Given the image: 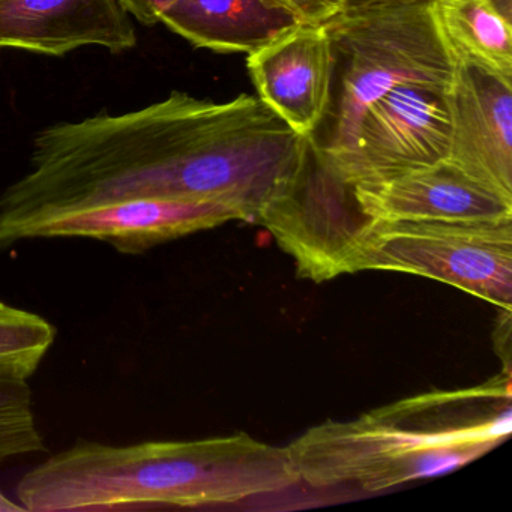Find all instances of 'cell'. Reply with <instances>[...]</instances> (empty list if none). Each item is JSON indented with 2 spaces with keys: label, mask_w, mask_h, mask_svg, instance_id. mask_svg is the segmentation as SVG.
I'll use <instances>...</instances> for the list:
<instances>
[{
  "label": "cell",
  "mask_w": 512,
  "mask_h": 512,
  "mask_svg": "<svg viewBox=\"0 0 512 512\" xmlns=\"http://www.w3.org/2000/svg\"><path fill=\"white\" fill-rule=\"evenodd\" d=\"M299 482L289 446L247 433L133 445L80 439L28 470L16 500L28 512L205 508Z\"/></svg>",
  "instance_id": "6da1fadb"
},
{
  "label": "cell",
  "mask_w": 512,
  "mask_h": 512,
  "mask_svg": "<svg viewBox=\"0 0 512 512\" xmlns=\"http://www.w3.org/2000/svg\"><path fill=\"white\" fill-rule=\"evenodd\" d=\"M512 431L511 374L377 407L352 421L322 422L289 445L301 481L382 491L454 472Z\"/></svg>",
  "instance_id": "7a4b0ae2"
},
{
  "label": "cell",
  "mask_w": 512,
  "mask_h": 512,
  "mask_svg": "<svg viewBox=\"0 0 512 512\" xmlns=\"http://www.w3.org/2000/svg\"><path fill=\"white\" fill-rule=\"evenodd\" d=\"M337 56L340 85L331 136L323 151L352 148L362 113L397 86L448 91L457 59L440 34L433 0L341 11L325 22Z\"/></svg>",
  "instance_id": "3957f363"
},
{
  "label": "cell",
  "mask_w": 512,
  "mask_h": 512,
  "mask_svg": "<svg viewBox=\"0 0 512 512\" xmlns=\"http://www.w3.org/2000/svg\"><path fill=\"white\" fill-rule=\"evenodd\" d=\"M362 271L433 278L511 311L512 220L376 221L356 260Z\"/></svg>",
  "instance_id": "277c9868"
},
{
  "label": "cell",
  "mask_w": 512,
  "mask_h": 512,
  "mask_svg": "<svg viewBox=\"0 0 512 512\" xmlns=\"http://www.w3.org/2000/svg\"><path fill=\"white\" fill-rule=\"evenodd\" d=\"M257 221L295 259L299 277L316 283L355 274L376 223L362 211L355 185L335 169L316 139L295 181Z\"/></svg>",
  "instance_id": "5b68a950"
},
{
  "label": "cell",
  "mask_w": 512,
  "mask_h": 512,
  "mask_svg": "<svg viewBox=\"0 0 512 512\" xmlns=\"http://www.w3.org/2000/svg\"><path fill=\"white\" fill-rule=\"evenodd\" d=\"M230 221L245 220L241 212L224 203L112 200L0 218V248L31 239L83 238L106 242L119 253L134 256Z\"/></svg>",
  "instance_id": "8992f818"
},
{
  "label": "cell",
  "mask_w": 512,
  "mask_h": 512,
  "mask_svg": "<svg viewBox=\"0 0 512 512\" xmlns=\"http://www.w3.org/2000/svg\"><path fill=\"white\" fill-rule=\"evenodd\" d=\"M449 142L446 91L403 85L365 109L349 151L323 152L349 184L358 185L448 160Z\"/></svg>",
  "instance_id": "52a82bcc"
},
{
  "label": "cell",
  "mask_w": 512,
  "mask_h": 512,
  "mask_svg": "<svg viewBox=\"0 0 512 512\" xmlns=\"http://www.w3.org/2000/svg\"><path fill=\"white\" fill-rule=\"evenodd\" d=\"M337 56L325 23L301 22L247 55L257 97L302 136L329 113Z\"/></svg>",
  "instance_id": "ba28073f"
},
{
  "label": "cell",
  "mask_w": 512,
  "mask_h": 512,
  "mask_svg": "<svg viewBox=\"0 0 512 512\" xmlns=\"http://www.w3.org/2000/svg\"><path fill=\"white\" fill-rule=\"evenodd\" d=\"M446 103L448 161L512 199V79L457 61Z\"/></svg>",
  "instance_id": "9c48e42d"
},
{
  "label": "cell",
  "mask_w": 512,
  "mask_h": 512,
  "mask_svg": "<svg viewBox=\"0 0 512 512\" xmlns=\"http://www.w3.org/2000/svg\"><path fill=\"white\" fill-rule=\"evenodd\" d=\"M371 221L512 220V199L445 160L383 181L355 185Z\"/></svg>",
  "instance_id": "30bf717a"
},
{
  "label": "cell",
  "mask_w": 512,
  "mask_h": 512,
  "mask_svg": "<svg viewBox=\"0 0 512 512\" xmlns=\"http://www.w3.org/2000/svg\"><path fill=\"white\" fill-rule=\"evenodd\" d=\"M89 46L112 53L137 46L118 0H0V49L64 56Z\"/></svg>",
  "instance_id": "8fae6325"
},
{
  "label": "cell",
  "mask_w": 512,
  "mask_h": 512,
  "mask_svg": "<svg viewBox=\"0 0 512 512\" xmlns=\"http://www.w3.org/2000/svg\"><path fill=\"white\" fill-rule=\"evenodd\" d=\"M301 22L281 0H178L160 23L199 49L251 55Z\"/></svg>",
  "instance_id": "7c38bea8"
},
{
  "label": "cell",
  "mask_w": 512,
  "mask_h": 512,
  "mask_svg": "<svg viewBox=\"0 0 512 512\" xmlns=\"http://www.w3.org/2000/svg\"><path fill=\"white\" fill-rule=\"evenodd\" d=\"M433 13L458 62L512 79V20L490 0H433Z\"/></svg>",
  "instance_id": "4fadbf2b"
},
{
  "label": "cell",
  "mask_w": 512,
  "mask_h": 512,
  "mask_svg": "<svg viewBox=\"0 0 512 512\" xmlns=\"http://www.w3.org/2000/svg\"><path fill=\"white\" fill-rule=\"evenodd\" d=\"M56 332L40 314L0 299V382H28L52 349Z\"/></svg>",
  "instance_id": "5bb4252c"
},
{
  "label": "cell",
  "mask_w": 512,
  "mask_h": 512,
  "mask_svg": "<svg viewBox=\"0 0 512 512\" xmlns=\"http://www.w3.org/2000/svg\"><path fill=\"white\" fill-rule=\"evenodd\" d=\"M28 382H0V464L46 451Z\"/></svg>",
  "instance_id": "9a60e30c"
},
{
  "label": "cell",
  "mask_w": 512,
  "mask_h": 512,
  "mask_svg": "<svg viewBox=\"0 0 512 512\" xmlns=\"http://www.w3.org/2000/svg\"><path fill=\"white\" fill-rule=\"evenodd\" d=\"M304 22L325 23L343 11L341 0H281Z\"/></svg>",
  "instance_id": "2e32d148"
},
{
  "label": "cell",
  "mask_w": 512,
  "mask_h": 512,
  "mask_svg": "<svg viewBox=\"0 0 512 512\" xmlns=\"http://www.w3.org/2000/svg\"><path fill=\"white\" fill-rule=\"evenodd\" d=\"M121 7L142 25L154 26L161 22L167 10L178 0H118Z\"/></svg>",
  "instance_id": "e0dca14e"
},
{
  "label": "cell",
  "mask_w": 512,
  "mask_h": 512,
  "mask_svg": "<svg viewBox=\"0 0 512 512\" xmlns=\"http://www.w3.org/2000/svg\"><path fill=\"white\" fill-rule=\"evenodd\" d=\"M415 0H341L343 11H362L371 8L391 7V5L409 4Z\"/></svg>",
  "instance_id": "ac0fdd59"
},
{
  "label": "cell",
  "mask_w": 512,
  "mask_h": 512,
  "mask_svg": "<svg viewBox=\"0 0 512 512\" xmlns=\"http://www.w3.org/2000/svg\"><path fill=\"white\" fill-rule=\"evenodd\" d=\"M0 512H25L17 500L8 497L4 491L0 490Z\"/></svg>",
  "instance_id": "d6986e66"
}]
</instances>
